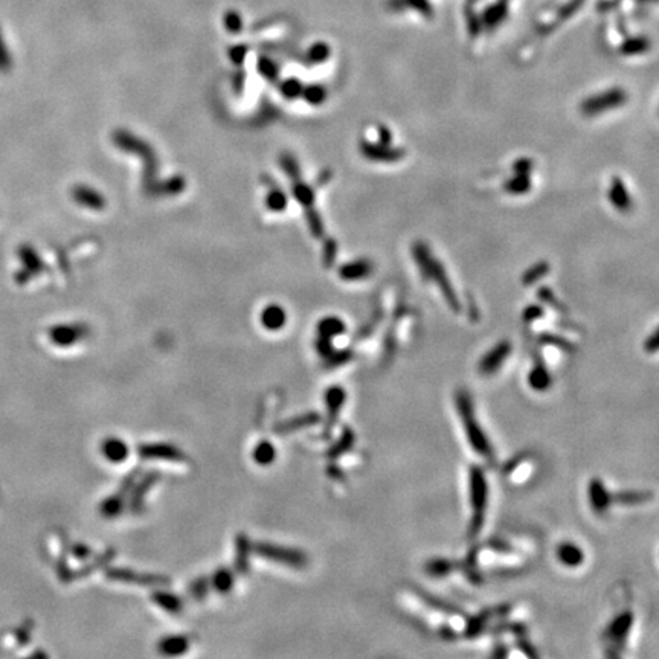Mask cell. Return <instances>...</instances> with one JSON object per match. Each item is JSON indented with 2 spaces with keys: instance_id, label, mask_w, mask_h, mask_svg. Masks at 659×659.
<instances>
[{
  "instance_id": "obj_37",
  "label": "cell",
  "mask_w": 659,
  "mask_h": 659,
  "mask_svg": "<svg viewBox=\"0 0 659 659\" xmlns=\"http://www.w3.org/2000/svg\"><path fill=\"white\" fill-rule=\"evenodd\" d=\"M258 71L262 77L269 81H274L278 77V66L269 60V59H261L258 63Z\"/></svg>"
},
{
  "instance_id": "obj_26",
  "label": "cell",
  "mask_w": 659,
  "mask_h": 659,
  "mask_svg": "<svg viewBox=\"0 0 659 659\" xmlns=\"http://www.w3.org/2000/svg\"><path fill=\"white\" fill-rule=\"evenodd\" d=\"M539 343H540V345H545V347H553V348L562 350V351H568V353L574 351L572 342L568 341L566 337L554 334V333H542V334L539 336Z\"/></svg>"
},
{
  "instance_id": "obj_43",
  "label": "cell",
  "mask_w": 659,
  "mask_h": 659,
  "mask_svg": "<svg viewBox=\"0 0 659 659\" xmlns=\"http://www.w3.org/2000/svg\"><path fill=\"white\" fill-rule=\"evenodd\" d=\"M644 350L647 353H656L658 351V328L652 333V336L649 337V339H646Z\"/></svg>"
},
{
  "instance_id": "obj_33",
  "label": "cell",
  "mask_w": 659,
  "mask_h": 659,
  "mask_svg": "<svg viewBox=\"0 0 659 659\" xmlns=\"http://www.w3.org/2000/svg\"><path fill=\"white\" fill-rule=\"evenodd\" d=\"M332 51L325 43H315L309 49V60L311 63H324Z\"/></svg>"
},
{
  "instance_id": "obj_15",
  "label": "cell",
  "mask_w": 659,
  "mask_h": 659,
  "mask_svg": "<svg viewBox=\"0 0 659 659\" xmlns=\"http://www.w3.org/2000/svg\"><path fill=\"white\" fill-rule=\"evenodd\" d=\"M551 383H553V378H551L548 366L543 364L542 360L535 362L528 374L530 388H533L535 392H545L551 386Z\"/></svg>"
},
{
  "instance_id": "obj_5",
  "label": "cell",
  "mask_w": 659,
  "mask_h": 659,
  "mask_svg": "<svg viewBox=\"0 0 659 659\" xmlns=\"http://www.w3.org/2000/svg\"><path fill=\"white\" fill-rule=\"evenodd\" d=\"M512 350L513 347L508 341L498 342L490 351L485 353L482 359L480 360V365H477L480 373L482 376L496 374L498 371L504 366L507 359L510 357V354H512Z\"/></svg>"
},
{
  "instance_id": "obj_12",
  "label": "cell",
  "mask_w": 659,
  "mask_h": 659,
  "mask_svg": "<svg viewBox=\"0 0 659 659\" xmlns=\"http://www.w3.org/2000/svg\"><path fill=\"white\" fill-rule=\"evenodd\" d=\"M410 253H412V258H414V261H415V265L418 266L420 275L423 276L424 281L431 279L432 267H434V262H435V258H434V255L431 252V247L427 246L424 242L417 240V242L412 243Z\"/></svg>"
},
{
  "instance_id": "obj_25",
  "label": "cell",
  "mask_w": 659,
  "mask_h": 659,
  "mask_svg": "<svg viewBox=\"0 0 659 659\" xmlns=\"http://www.w3.org/2000/svg\"><path fill=\"white\" fill-rule=\"evenodd\" d=\"M327 89L323 84H309L304 86L301 96L304 98V101L309 103L310 105H320L327 101Z\"/></svg>"
},
{
  "instance_id": "obj_30",
  "label": "cell",
  "mask_w": 659,
  "mask_h": 659,
  "mask_svg": "<svg viewBox=\"0 0 659 659\" xmlns=\"http://www.w3.org/2000/svg\"><path fill=\"white\" fill-rule=\"evenodd\" d=\"M307 225H309V229H310V232H311L313 237H315V238L324 237V232H325L324 221H323V219H320L319 212L316 209H313V206H311V208H307Z\"/></svg>"
},
{
  "instance_id": "obj_19",
  "label": "cell",
  "mask_w": 659,
  "mask_h": 659,
  "mask_svg": "<svg viewBox=\"0 0 659 659\" xmlns=\"http://www.w3.org/2000/svg\"><path fill=\"white\" fill-rule=\"evenodd\" d=\"M292 193H293L295 200L301 206H304V209L311 208V206L315 205V189H313L309 184L301 182L299 179L293 180Z\"/></svg>"
},
{
  "instance_id": "obj_22",
  "label": "cell",
  "mask_w": 659,
  "mask_h": 659,
  "mask_svg": "<svg viewBox=\"0 0 659 659\" xmlns=\"http://www.w3.org/2000/svg\"><path fill=\"white\" fill-rule=\"evenodd\" d=\"M127 446L118 438H110L104 443L103 446V453L104 457L112 461V463H119V461H124L127 458Z\"/></svg>"
},
{
  "instance_id": "obj_31",
  "label": "cell",
  "mask_w": 659,
  "mask_h": 659,
  "mask_svg": "<svg viewBox=\"0 0 659 659\" xmlns=\"http://www.w3.org/2000/svg\"><path fill=\"white\" fill-rule=\"evenodd\" d=\"M649 49V41L644 38H629L625 40L620 47V52L624 55H637L646 52Z\"/></svg>"
},
{
  "instance_id": "obj_3",
  "label": "cell",
  "mask_w": 659,
  "mask_h": 659,
  "mask_svg": "<svg viewBox=\"0 0 659 659\" xmlns=\"http://www.w3.org/2000/svg\"><path fill=\"white\" fill-rule=\"evenodd\" d=\"M628 92L621 87H612L603 90V92L588 96L580 104V112L584 117H597L609 110L618 109V107L628 103Z\"/></svg>"
},
{
  "instance_id": "obj_1",
  "label": "cell",
  "mask_w": 659,
  "mask_h": 659,
  "mask_svg": "<svg viewBox=\"0 0 659 659\" xmlns=\"http://www.w3.org/2000/svg\"><path fill=\"white\" fill-rule=\"evenodd\" d=\"M455 405L459 417V422L463 424V431L466 434V438L468 446L473 449L482 459L487 463H494V450L490 444L489 436L482 431V426L480 424L475 414L472 397L468 395L466 390H459L455 395Z\"/></svg>"
},
{
  "instance_id": "obj_28",
  "label": "cell",
  "mask_w": 659,
  "mask_h": 659,
  "mask_svg": "<svg viewBox=\"0 0 659 659\" xmlns=\"http://www.w3.org/2000/svg\"><path fill=\"white\" fill-rule=\"evenodd\" d=\"M302 89H304V84L298 78H288L281 82V86H279V92H281L283 96L287 98V100H296V98L301 96Z\"/></svg>"
},
{
  "instance_id": "obj_39",
  "label": "cell",
  "mask_w": 659,
  "mask_h": 659,
  "mask_svg": "<svg viewBox=\"0 0 659 659\" xmlns=\"http://www.w3.org/2000/svg\"><path fill=\"white\" fill-rule=\"evenodd\" d=\"M10 69H11V57H10V52H8L6 45H5L2 31H0V71L6 72Z\"/></svg>"
},
{
  "instance_id": "obj_4",
  "label": "cell",
  "mask_w": 659,
  "mask_h": 659,
  "mask_svg": "<svg viewBox=\"0 0 659 659\" xmlns=\"http://www.w3.org/2000/svg\"><path fill=\"white\" fill-rule=\"evenodd\" d=\"M359 150L365 159L378 163H395L400 162L406 156V151L403 148L383 145L380 142H371L366 139H362L359 142Z\"/></svg>"
},
{
  "instance_id": "obj_29",
  "label": "cell",
  "mask_w": 659,
  "mask_h": 659,
  "mask_svg": "<svg viewBox=\"0 0 659 659\" xmlns=\"http://www.w3.org/2000/svg\"><path fill=\"white\" fill-rule=\"evenodd\" d=\"M452 570H453V563L450 562V560L435 558L426 563V572L434 577H444V575H447Z\"/></svg>"
},
{
  "instance_id": "obj_2",
  "label": "cell",
  "mask_w": 659,
  "mask_h": 659,
  "mask_svg": "<svg viewBox=\"0 0 659 659\" xmlns=\"http://www.w3.org/2000/svg\"><path fill=\"white\" fill-rule=\"evenodd\" d=\"M468 504H471V521H468V539H476L484 528L485 513L489 508V484L481 467L473 466L468 472Z\"/></svg>"
},
{
  "instance_id": "obj_34",
  "label": "cell",
  "mask_w": 659,
  "mask_h": 659,
  "mask_svg": "<svg viewBox=\"0 0 659 659\" xmlns=\"http://www.w3.org/2000/svg\"><path fill=\"white\" fill-rule=\"evenodd\" d=\"M337 255V243L334 238H327L323 249V261L325 267H332L336 261Z\"/></svg>"
},
{
  "instance_id": "obj_42",
  "label": "cell",
  "mask_w": 659,
  "mask_h": 659,
  "mask_svg": "<svg viewBox=\"0 0 659 659\" xmlns=\"http://www.w3.org/2000/svg\"><path fill=\"white\" fill-rule=\"evenodd\" d=\"M246 54H247V49L244 46H235V47H232V51H230L229 55H230V60H232L237 64H240V63H243Z\"/></svg>"
},
{
  "instance_id": "obj_20",
  "label": "cell",
  "mask_w": 659,
  "mask_h": 659,
  "mask_svg": "<svg viewBox=\"0 0 659 659\" xmlns=\"http://www.w3.org/2000/svg\"><path fill=\"white\" fill-rule=\"evenodd\" d=\"M531 188H533V184H531L530 175H514L510 179H507L504 184L505 191L513 195H522V194L530 193Z\"/></svg>"
},
{
  "instance_id": "obj_35",
  "label": "cell",
  "mask_w": 659,
  "mask_h": 659,
  "mask_svg": "<svg viewBox=\"0 0 659 659\" xmlns=\"http://www.w3.org/2000/svg\"><path fill=\"white\" fill-rule=\"evenodd\" d=\"M543 316H545V310H543V307L539 306V304H530V306H526L522 311V320L525 324H533Z\"/></svg>"
},
{
  "instance_id": "obj_36",
  "label": "cell",
  "mask_w": 659,
  "mask_h": 659,
  "mask_svg": "<svg viewBox=\"0 0 659 659\" xmlns=\"http://www.w3.org/2000/svg\"><path fill=\"white\" fill-rule=\"evenodd\" d=\"M52 336L59 343H68L71 341L77 339L78 332L75 330V327H59L52 333Z\"/></svg>"
},
{
  "instance_id": "obj_14",
  "label": "cell",
  "mask_w": 659,
  "mask_h": 659,
  "mask_svg": "<svg viewBox=\"0 0 659 659\" xmlns=\"http://www.w3.org/2000/svg\"><path fill=\"white\" fill-rule=\"evenodd\" d=\"M72 197L78 205L86 206L89 209H95V211H101L105 206V199L103 197L101 193H98L96 189L84 186V185H77L72 189Z\"/></svg>"
},
{
  "instance_id": "obj_10",
  "label": "cell",
  "mask_w": 659,
  "mask_h": 659,
  "mask_svg": "<svg viewBox=\"0 0 659 659\" xmlns=\"http://www.w3.org/2000/svg\"><path fill=\"white\" fill-rule=\"evenodd\" d=\"M374 272V265L371 260L360 258L345 262L337 270V275L342 278L343 281H359V279L368 278Z\"/></svg>"
},
{
  "instance_id": "obj_9",
  "label": "cell",
  "mask_w": 659,
  "mask_h": 659,
  "mask_svg": "<svg viewBox=\"0 0 659 659\" xmlns=\"http://www.w3.org/2000/svg\"><path fill=\"white\" fill-rule=\"evenodd\" d=\"M607 199L614 205V208L618 212H629L633 208V202L628 191V186H625L624 180L618 176L612 179L611 186L607 189Z\"/></svg>"
},
{
  "instance_id": "obj_6",
  "label": "cell",
  "mask_w": 659,
  "mask_h": 659,
  "mask_svg": "<svg viewBox=\"0 0 659 659\" xmlns=\"http://www.w3.org/2000/svg\"><path fill=\"white\" fill-rule=\"evenodd\" d=\"M431 279H434L435 284L438 286L440 292H441V295H443V298H444V301H446L449 309H450L452 311L459 313V311H461V301H459V298H458L455 287H453L452 283H450V279H449V275H447L446 269H444L443 262L438 261V260H435V262H434Z\"/></svg>"
},
{
  "instance_id": "obj_21",
  "label": "cell",
  "mask_w": 659,
  "mask_h": 659,
  "mask_svg": "<svg viewBox=\"0 0 659 659\" xmlns=\"http://www.w3.org/2000/svg\"><path fill=\"white\" fill-rule=\"evenodd\" d=\"M549 270H551V266H549V262L548 261H538V262H534L533 266H530L528 269H526L522 276H521V283L524 286H533L538 281H540L542 278H545L548 274H549Z\"/></svg>"
},
{
  "instance_id": "obj_38",
  "label": "cell",
  "mask_w": 659,
  "mask_h": 659,
  "mask_svg": "<svg viewBox=\"0 0 659 659\" xmlns=\"http://www.w3.org/2000/svg\"><path fill=\"white\" fill-rule=\"evenodd\" d=\"M512 168L514 171V175H531V171L534 168V162L530 158H519L513 162Z\"/></svg>"
},
{
  "instance_id": "obj_16",
  "label": "cell",
  "mask_w": 659,
  "mask_h": 659,
  "mask_svg": "<svg viewBox=\"0 0 659 659\" xmlns=\"http://www.w3.org/2000/svg\"><path fill=\"white\" fill-rule=\"evenodd\" d=\"M261 323L267 330H270V332H276V330L283 328L286 325L287 315L283 307L272 304V306L262 310Z\"/></svg>"
},
{
  "instance_id": "obj_13",
  "label": "cell",
  "mask_w": 659,
  "mask_h": 659,
  "mask_svg": "<svg viewBox=\"0 0 659 659\" xmlns=\"http://www.w3.org/2000/svg\"><path fill=\"white\" fill-rule=\"evenodd\" d=\"M556 557L560 565L570 570L580 568L584 563V551L574 542H562L556 548Z\"/></svg>"
},
{
  "instance_id": "obj_17",
  "label": "cell",
  "mask_w": 659,
  "mask_h": 659,
  "mask_svg": "<svg viewBox=\"0 0 659 659\" xmlns=\"http://www.w3.org/2000/svg\"><path fill=\"white\" fill-rule=\"evenodd\" d=\"M653 498V493L650 491H618L612 493V502L614 505H641L646 504V502H650Z\"/></svg>"
},
{
  "instance_id": "obj_24",
  "label": "cell",
  "mask_w": 659,
  "mask_h": 659,
  "mask_svg": "<svg viewBox=\"0 0 659 659\" xmlns=\"http://www.w3.org/2000/svg\"><path fill=\"white\" fill-rule=\"evenodd\" d=\"M535 296H538V299L542 304L549 306L553 310H556L558 313H568V307L565 306V302L557 298L553 288H549L547 286H542V287L538 288V293H535Z\"/></svg>"
},
{
  "instance_id": "obj_32",
  "label": "cell",
  "mask_w": 659,
  "mask_h": 659,
  "mask_svg": "<svg viewBox=\"0 0 659 659\" xmlns=\"http://www.w3.org/2000/svg\"><path fill=\"white\" fill-rule=\"evenodd\" d=\"M279 163H281V167L284 168L286 175L292 179V182H293V180H298L301 177L299 163H298V161L293 158L292 154L284 153L281 156V159H279Z\"/></svg>"
},
{
  "instance_id": "obj_41",
  "label": "cell",
  "mask_w": 659,
  "mask_h": 659,
  "mask_svg": "<svg viewBox=\"0 0 659 659\" xmlns=\"http://www.w3.org/2000/svg\"><path fill=\"white\" fill-rule=\"evenodd\" d=\"M226 29L230 32H238L242 29V17L237 13H229L225 17Z\"/></svg>"
},
{
  "instance_id": "obj_18",
  "label": "cell",
  "mask_w": 659,
  "mask_h": 659,
  "mask_svg": "<svg viewBox=\"0 0 659 659\" xmlns=\"http://www.w3.org/2000/svg\"><path fill=\"white\" fill-rule=\"evenodd\" d=\"M316 328H318L319 336L327 337V339H332V341L336 336H341L347 332V325H345L343 320L337 316L324 318L323 320H319Z\"/></svg>"
},
{
  "instance_id": "obj_40",
  "label": "cell",
  "mask_w": 659,
  "mask_h": 659,
  "mask_svg": "<svg viewBox=\"0 0 659 659\" xmlns=\"http://www.w3.org/2000/svg\"><path fill=\"white\" fill-rule=\"evenodd\" d=\"M377 136H378L377 142H380L383 145H392L394 135L391 128L388 126H385V124H378L377 126Z\"/></svg>"
},
{
  "instance_id": "obj_27",
  "label": "cell",
  "mask_w": 659,
  "mask_h": 659,
  "mask_svg": "<svg viewBox=\"0 0 659 659\" xmlns=\"http://www.w3.org/2000/svg\"><path fill=\"white\" fill-rule=\"evenodd\" d=\"M287 195L284 194L283 189H279L276 186H274L270 189V191L267 193V197H266V206H267V209L270 211H274V212H281L287 208Z\"/></svg>"
},
{
  "instance_id": "obj_23",
  "label": "cell",
  "mask_w": 659,
  "mask_h": 659,
  "mask_svg": "<svg viewBox=\"0 0 659 659\" xmlns=\"http://www.w3.org/2000/svg\"><path fill=\"white\" fill-rule=\"evenodd\" d=\"M19 255H20V260L23 261V265H24V270H28L31 275L40 274L41 269H43V261L40 260V257L31 246H22L20 251H19Z\"/></svg>"
},
{
  "instance_id": "obj_11",
  "label": "cell",
  "mask_w": 659,
  "mask_h": 659,
  "mask_svg": "<svg viewBox=\"0 0 659 659\" xmlns=\"http://www.w3.org/2000/svg\"><path fill=\"white\" fill-rule=\"evenodd\" d=\"M534 471V459L531 455H521L510 461L505 467V475L512 482L522 484L528 480Z\"/></svg>"
},
{
  "instance_id": "obj_8",
  "label": "cell",
  "mask_w": 659,
  "mask_h": 659,
  "mask_svg": "<svg viewBox=\"0 0 659 659\" xmlns=\"http://www.w3.org/2000/svg\"><path fill=\"white\" fill-rule=\"evenodd\" d=\"M588 498H589V504L591 508L594 510L595 514H606L609 512V508L614 505L612 502V491H609V489L605 485V482L600 480V477H594L589 482L588 487Z\"/></svg>"
},
{
  "instance_id": "obj_7",
  "label": "cell",
  "mask_w": 659,
  "mask_h": 659,
  "mask_svg": "<svg viewBox=\"0 0 659 659\" xmlns=\"http://www.w3.org/2000/svg\"><path fill=\"white\" fill-rule=\"evenodd\" d=\"M633 628V614L632 612H623L620 615H616L614 620L609 623L606 628L603 638L614 646H620L623 642L629 638L630 632Z\"/></svg>"
}]
</instances>
